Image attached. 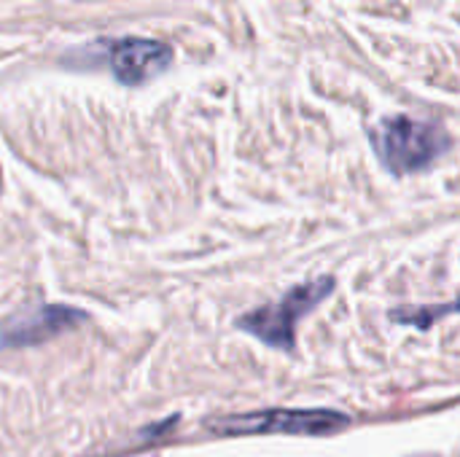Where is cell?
I'll return each instance as SVG.
<instances>
[{
    "label": "cell",
    "mask_w": 460,
    "mask_h": 457,
    "mask_svg": "<svg viewBox=\"0 0 460 457\" xmlns=\"http://www.w3.org/2000/svg\"><path fill=\"white\" fill-rule=\"evenodd\" d=\"M172 62V48L151 38H124L111 51V67L121 83H146L164 73Z\"/></svg>",
    "instance_id": "5"
},
{
    "label": "cell",
    "mask_w": 460,
    "mask_h": 457,
    "mask_svg": "<svg viewBox=\"0 0 460 457\" xmlns=\"http://www.w3.org/2000/svg\"><path fill=\"white\" fill-rule=\"evenodd\" d=\"M84 312L70 310V307H59V304H46L38 307L27 315L13 318L3 334H0V345L3 347H30V345H40L54 339L62 331L75 329L78 323H84Z\"/></svg>",
    "instance_id": "4"
},
{
    "label": "cell",
    "mask_w": 460,
    "mask_h": 457,
    "mask_svg": "<svg viewBox=\"0 0 460 457\" xmlns=\"http://www.w3.org/2000/svg\"><path fill=\"white\" fill-rule=\"evenodd\" d=\"M334 280L332 277H321L313 283H305L294 291H288L280 302L253 310L248 315H243L237 321V326L253 337H259L261 342H267L270 347L278 350H291L294 347V329L296 323L321 302L332 294Z\"/></svg>",
    "instance_id": "2"
},
{
    "label": "cell",
    "mask_w": 460,
    "mask_h": 457,
    "mask_svg": "<svg viewBox=\"0 0 460 457\" xmlns=\"http://www.w3.org/2000/svg\"><path fill=\"white\" fill-rule=\"evenodd\" d=\"M372 143L383 164L396 175L420 172L450 148V137L439 124L412 116L383 119L372 129Z\"/></svg>",
    "instance_id": "1"
},
{
    "label": "cell",
    "mask_w": 460,
    "mask_h": 457,
    "mask_svg": "<svg viewBox=\"0 0 460 457\" xmlns=\"http://www.w3.org/2000/svg\"><path fill=\"white\" fill-rule=\"evenodd\" d=\"M208 426L226 436H248V434L326 436L340 428H348L350 417L329 412V409H270V412H251L240 417L213 420Z\"/></svg>",
    "instance_id": "3"
},
{
    "label": "cell",
    "mask_w": 460,
    "mask_h": 457,
    "mask_svg": "<svg viewBox=\"0 0 460 457\" xmlns=\"http://www.w3.org/2000/svg\"><path fill=\"white\" fill-rule=\"evenodd\" d=\"M450 312H460V296L456 302H450V304H445V307H437V310H420V312H412V315H407V312H396L394 318H399V321H404V323H412V326H431V321L434 318H442V315H450Z\"/></svg>",
    "instance_id": "6"
}]
</instances>
